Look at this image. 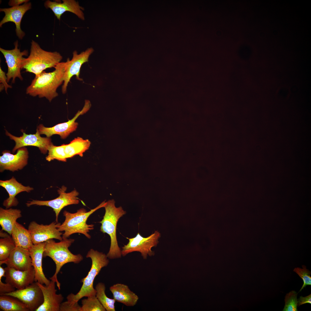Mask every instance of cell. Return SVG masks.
I'll list each match as a JSON object with an SVG mask.
<instances>
[{"label":"cell","instance_id":"1","mask_svg":"<svg viewBox=\"0 0 311 311\" xmlns=\"http://www.w3.org/2000/svg\"><path fill=\"white\" fill-rule=\"evenodd\" d=\"M66 62H60L53 71H43L35 75L31 84L26 88V94L33 97L45 98L50 102L58 96L57 90L63 82Z\"/></svg>","mask_w":311,"mask_h":311},{"label":"cell","instance_id":"2","mask_svg":"<svg viewBox=\"0 0 311 311\" xmlns=\"http://www.w3.org/2000/svg\"><path fill=\"white\" fill-rule=\"evenodd\" d=\"M74 241L73 239H63L59 242H56L53 239L45 242L43 257H48L54 262L56 269L55 273L50 279L56 282L59 289L60 284L57 279V275L65 264L70 262L78 264L83 259L80 254L75 255L69 250V248Z\"/></svg>","mask_w":311,"mask_h":311},{"label":"cell","instance_id":"3","mask_svg":"<svg viewBox=\"0 0 311 311\" xmlns=\"http://www.w3.org/2000/svg\"><path fill=\"white\" fill-rule=\"evenodd\" d=\"M86 257L91 259V266L87 275L81 281L82 285L79 291L76 294L71 293L67 297V301L72 304L78 302L83 297L96 296V291L93 286L94 280L102 269L107 266L109 263L107 255L92 249L88 251Z\"/></svg>","mask_w":311,"mask_h":311},{"label":"cell","instance_id":"4","mask_svg":"<svg viewBox=\"0 0 311 311\" xmlns=\"http://www.w3.org/2000/svg\"><path fill=\"white\" fill-rule=\"evenodd\" d=\"M29 56L24 58L21 69L25 71L39 75L46 69L54 68L62 59V56L57 52H49L41 48L39 44L32 40Z\"/></svg>","mask_w":311,"mask_h":311},{"label":"cell","instance_id":"5","mask_svg":"<svg viewBox=\"0 0 311 311\" xmlns=\"http://www.w3.org/2000/svg\"><path fill=\"white\" fill-rule=\"evenodd\" d=\"M104 207L105 214L99 223L101 224L100 230L101 232L108 234L111 238L110 246L107 255L110 259L120 258L122 255L117 239L116 227L119 219L126 214V212L121 206L116 207L113 199L106 202Z\"/></svg>","mask_w":311,"mask_h":311},{"label":"cell","instance_id":"6","mask_svg":"<svg viewBox=\"0 0 311 311\" xmlns=\"http://www.w3.org/2000/svg\"><path fill=\"white\" fill-rule=\"evenodd\" d=\"M106 204V202L104 201L89 211L84 208L79 209L74 213L64 211L63 214L65 217V220L58 228L60 231L64 232L62 235V239L67 238L71 235L77 233L82 234L88 238H90L91 236L88 233L94 229V225L87 224L88 219L96 211L104 207Z\"/></svg>","mask_w":311,"mask_h":311},{"label":"cell","instance_id":"7","mask_svg":"<svg viewBox=\"0 0 311 311\" xmlns=\"http://www.w3.org/2000/svg\"><path fill=\"white\" fill-rule=\"evenodd\" d=\"M91 144L88 140L77 137L67 144L56 146L53 144L48 148V154L46 160L48 162L56 160L66 162L67 158L76 155L82 157L83 153L89 149Z\"/></svg>","mask_w":311,"mask_h":311},{"label":"cell","instance_id":"8","mask_svg":"<svg viewBox=\"0 0 311 311\" xmlns=\"http://www.w3.org/2000/svg\"><path fill=\"white\" fill-rule=\"evenodd\" d=\"M160 236V233L156 231L146 238L142 236L139 233L134 237L126 238L129 240V242L122 247L121 250L122 255L125 256L130 253L137 251L141 253L144 259H146L148 256H151L154 255L151 249L157 246Z\"/></svg>","mask_w":311,"mask_h":311},{"label":"cell","instance_id":"9","mask_svg":"<svg viewBox=\"0 0 311 311\" xmlns=\"http://www.w3.org/2000/svg\"><path fill=\"white\" fill-rule=\"evenodd\" d=\"M66 187L63 186L57 190L59 196L54 199L49 200H32L26 203L28 207L33 205L46 206L52 208L56 215V221L58 223V218L61 210L65 207L72 204H78L79 200L77 198L79 192L74 189L67 193Z\"/></svg>","mask_w":311,"mask_h":311},{"label":"cell","instance_id":"10","mask_svg":"<svg viewBox=\"0 0 311 311\" xmlns=\"http://www.w3.org/2000/svg\"><path fill=\"white\" fill-rule=\"evenodd\" d=\"M14 48L11 50H5L0 48V51L3 55L7 67V71L6 73L7 82L12 79V82L14 83L17 78L22 81L23 78L21 73L24 56H27L28 51L24 50L21 52L18 48V42L16 41L14 43Z\"/></svg>","mask_w":311,"mask_h":311},{"label":"cell","instance_id":"11","mask_svg":"<svg viewBox=\"0 0 311 311\" xmlns=\"http://www.w3.org/2000/svg\"><path fill=\"white\" fill-rule=\"evenodd\" d=\"M94 51V50L92 47L88 48L80 54H78L77 52L75 50L73 53L72 59L71 60L69 58L67 59L66 62L63 82L61 89L63 94L66 93L68 85L73 76L75 75L77 79L82 80V79L79 77L81 66L83 64L88 61L90 56Z\"/></svg>","mask_w":311,"mask_h":311},{"label":"cell","instance_id":"12","mask_svg":"<svg viewBox=\"0 0 311 311\" xmlns=\"http://www.w3.org/2000/svg\"><path fill=\"white\" fill-rule=\"evenodd\" d=\"M91 106V104L90 101L86 100L82 109L79 111L72 119L51 127H46L42 124H40L37 128L40 134H45L47 137H50L54 134H58L60 136L61 139H65L70 133L76 130L78 126V123L75 122L76 119L79 116L87 112Z\"/></svg>","mask_w":311,"mask_h":311},{"label":"cell","instance_id":"13","mask_svg":"<svg viewBox=\"0 0 311 311\" xmlns=\"http://www.w3.org/2000/svg\"><path fill=\"white\" fill-rule=\"evenodd\" d=\"M60 223L53 222L49 225L39 224L35 221L31 222L28 226L33 243L34 244L45 242L50 239H56L61 241L62 233L58 229Z\"/></svg>","mask_w":311,"mask_h":311},{"label":"cell","instance_id":"14","mask_svg":"<svg viewBox=\"0 0 311 311\" xmlns=\"http://www.w3.org/2000/svg\"><path fill=\"white\" fill-rule=\"evenodd\" d=\"M3 294L18 299L27 307L30 311H36L43 302L42 290L35 282L23 289Z\"/></svg>","mask_w":311,"mask_h":311},{"label":"cell","instance_id":"15","mask_svg":"<svg viewBox=\"0 0 311 311\" xmlns=\"http://www.w3.org/2000/svg\"><path fill=\"white\" fill-rule=\"evenodd\" d=\"M5 134L15 142V145L12 151L13 153L20 148L31 146L38 147L40 152L45 154L47 153L49 147L53 144L50 137H43L40 136L37 128L35 134H27L23 132V135L20 137L15 136L7 130Z\"/></svg>","mask_w":311,"mask_h":311},{"label":"cell","instance_id":"16","mask_svg":"<svg viewBox=\"0 0 311 311\" xmlns=\"http://www.w3.org/2000/svg\"><path fill=\"white\" fill-rule=\"evenodd\" d=\"M0 156V171L5 170L12 172L22 169L27 164L29 152L27 148L23 147L18 149L16 154L11 153L5 150Z\"/></svg>","mask_w":311,"mask_h":311},{"label":"cell","instance_id":"17","mask_svg":"<svg viewBox=\"0 0 311 311\" xmlns=\"http://www.w3.org/2000/svg\"><path fill=\"white\" fill-rule=\"evenodd\" d=\"M36 282L42 290L43 302L36 311H60L64 297L61 294L56 293V282L51 280L49 284L46 285Z\"/></svg>","mask_w":311,"mask_h":311},{"label":"cell","instance_id":"18","mask_svg":"<svg viewBox=\"0 0 311 311\" xmlns=\"http://www.w3.org/2000/svg\"><path fill=\"white\" fill-rule=\"evenodd\" d=\"M5 268V282L17 289L25 288L35 282V271L33 266L27 270L23 271L7 266Z\"/></svg>","mask_w":311,"mask_h":311},{"label":"cell","instance_id":"19","mask_svg":"<svg viewBox=\"0 0 311 311\" xmlns=\"http://www.w3.org/2000/svg\"><path fill=\"white\" fill-rule=\"evenodd\" d=\"M31 8V3L27 2L18 6L0 8V11L4 12L5 16L0 22V26L7 22H14L16 25V35L19 39H22L25 34L21 28V20L25 13Z\"/></svg>","mask_w":311,"mask_h":311},{"label":"cell","instance_id":"20","mask_svg":"<svg viewBox=\"0 0 311 311\" xmlns=\"http://www.w3.org/2000/svg\"><path fill=\"white\" fill-rule=\"evenodd\" d=\"M62 1V3H60L47 0L45 2L44 6L46 8H50L59 20L62 14L66 12H72L81 20H85L83 12L84 8L79 5L78 2L74 0H63Z\"/></svg>","mask_w":311,"mask_h":311},{"label":"cell","instance_id":"21","mask_svg":"<svg viewBox=\"0 0 311 311\" xmlns=\"http://www.w3.org/2000/svg\"><path fill=\"white\" fill-rule=\"evenodd\" d=\"M6 264L7 266L20 271H25L32 266L31 259L28 250L16 246L7 259L0 262V265Z\"/></svg>","mask_w":311,"mask_h":311},{"label":"cell","instance_id":"22","mask_svg":"<svg viewBox=\"0 0 311 311\" xmlns=\"http://www.w3.org/2000/svg\"><path fill=\"white\" fill-rule=\"evenodd\" d=\"M45 245V242L33 244L29 251L31 259L32 266L35 271V281L48 285L50 281L44 275L42 265Z\"/></svg>","mask_w":311,"mask_h":311},{"label":"cell","instance_id":"23","mask_svg":"<svg viewBox=\"0 0 311 311\" xmlns=\"http://www.w3.org/2000/svg\"><path fill=\"white\" fill-rule=\"evenodd\" d=\"M0 185L4 188L8 194L9 197L3 203L6 208L17 206L18 203L16 196L22 192H30L33 188L29 186H25L18 182L14 177L7 180L0 181Z\"/></svg>","mask_w":311,"mask_h":311},{"label":"cell","instance_id":"24","mask_svg":"<svg viewBox=\"0 0 311 311\" xmlns=\"http://www.w3.org/2000/svg\"><path fill=\"white\" fill-rule=\"evenodd\" d=\"M109 290L116 301L127 306L135 305L139 299L138 296L126 285L118 283L111 286Z\"/></svg>","mask_w":311,"mask_h":311},{"label":"cell","instance_id":"25","mask_svg":"<svg viewBox=\"0 0 311 311\" xmlns=\"http://www.w3.org/2000/svg\"><path fill=\"white\" fill-rule=\"evenodd\" d=\"M11 235L16 246L29 250L33 244L28 230L17 222L14 225Z\"/></svg>","mask_w":311,"mask_h":311},{"label":"cell","instance_id":"26","mask_svg":"<svg viewBox=\"0 0 311 311\" xmlns=\"http://www.w3.org/2000/svg\"><path fill=\"white\" fill-rule=\"evenodd\" d=\"M19 209L0 208V225L2 230L11 235L17 220L22 217Z\"/></svg>","mask_w":311,"mask_h":311},{"label":"cell","instance_id":"27","mask_svg":"<svg viewBox=\"0 0 311 311\" xmlns=\"http://www.w3.org/2000/svg\"><path fill=\"white\" fill-rule=\"evenodd\" d=\"M0 308L4 311H30L27 307L18 299L5 294L0 295Z\"/></svg>","mask_w":311,"mask_h":311},{"label":"cell","instance_id":"28","mask_svg":"<svg viewBox=\"0 0 311 311\" xmlns=\"http://www.w3.org/2000/svg\"><path fill=\"white\" fill-rule=\"evenodd\" d=\"M96 296L107 311H115V304L116 302L114 299L109 298L106 295L105 290V285L102 282H99L96 286Z\"/></svg>","mask_w":311,"mask_h":311},{"label":"cell","instance_id":"29","mask_svg":"<svg viewBox=\"0 0 311 311\" xmlns=\"http://www.w3.org/2000/svg\"><path fill=\"white\" fill-rule=\"evenodd\" d=\"M16 247L12 237L8 235L0 239V262L7 259Z\"/></svg>","mask_w":311,"mask_h":311},{"label":"cell","instance_id":"30","mask_svg":"<svg viewBox=\"0 0 311 311\" xmlns=\"http://www.w3.org/2000/svg\"><path fill=\"white\" fill-rule=\"evenodd\" d=\"M80 311H106L96 296L87 297L81 300Z\"/></svg>","mask_w":311,"mask_h":311},{"label":"cell","instance_id":"31","mask_svg":"<svg viewBox=\"0 0 311 311\" xmlns=\"http://www.w3.org/2000/svg\"><path fill=\"white\" fill-rule=\"evenodd\" d=\"M297 293L292 291L287 293L285 297V305L283 311H297L298 300Z\"/></svg>","mask_w":311,"mask_h":311},{"label":"cell","instance_id":"32","mask_svg":"<svg viewBox=\"0 0 311 311\" xmlns=\"http://www.w3.org/2000/svg\"><path fill=\"white\" fill-rule=\"evenodd\" d=\"M302 267V268L297 267L295 268L293 270V271L302 279L304 282L299 292H300L307 285H311V277L310 275L311 274V272L306 268V266L303 265Z\"/></svg>","mask_w":311,"mask_h":311},{"label":"cell","instance_id":"33","mask_svg":"<svg viewBox=\"0 0 311 311\" xmlns=\"http://www.w3.org/2000/svg\"><path fill=\"white\" fill-rule=\"evenodd\" d=\"M5 268L0 266V295L9 293L16 290V288L11 285L5 282L3 283L1 280L2 277L5 276Z\"/></svg>","mask_w":311,"mask_h":311},{"label":"cell","instance_id":"34","mask_svg":"<svg viewBox=\"0 0 311 311\" xmlns=\"http://www.w3.org/2000/svg\"><path fill=\"white\" fill-rule=\"evenodd\" d=\"M81 307L78 302L72 304L66 301L61 304L60 311H80Z\"/></svg>","mask_w":311,"mask_h":311},{"label":"cell","instance_id":"35","mask_svg":"<svg viewBox=\"0 0 311 311\" xmlns=\"http://www.w3.org/2000/svg\"><path fill=\"white\" fill-rule=\"evenodd\" d=\"M7 77L6 73L2 70L0 67V83L5 87V90L7 93V90L9 88H12V86L9 85L7 82Z\"/></svg>","mask_w":311,"mask_h":311},{"label":"cell","instance_id":"36","mask_svg":"<svg viewBox=\"0 0 311 311\" xmlns=\"http://www.w3.org/2000/svg\"><path fill=\"white\" fill-rule=\"evenodd\" d=\"M298 300V306H299L303 304L309 303L311 304V294L305 297L301 296Z\"/></svg>","mask_w":311,"mask_h":311},{"label":"cell","instance_id":"37","mask_svg":"<svg viewBox=\"0 0 311 311\" xmlns=\"http://www.w3.org/2000/svg\"><path fill=\"white\" fill-rule=\"evenodd\" d=\"M29 1L28 0H11L8 3L9 5L13 7L17 6L23 3H27Z\"/></svg>","mask_w":311,"mask_h":311},{"label":"cell","instance_id":"38","mask_svg":"<svg viewBox=\"0 0 311 311\" xmlns=\"http://www.w3.org/2000/svg\"><path fill=\"white\" fill-rule=\"evenodd\" d=\"M5 89V87L2 84H0V91L1 92L3 90Z\"/></svg>","mask_w":311,"mask_h":311}]
</instances>
